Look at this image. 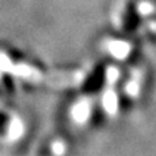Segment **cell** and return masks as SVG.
<instances>
[{
  "instance_id": "6da1fadb",
  "label": "cell",
  "mask_w": 156,
  "mask_h": 156,
  "mask_svg": "<svg viewBox=\"0 0 156 156\" xmlns=\"http://www.w3.org/2000/svg\"><path fill=\"white\" fill-rule=\"evenodd\" d=\"M105 74H107L105 65H103V63L97 65L90 71V74L86 77L85 82H83V90L88 92V93H93L97 89H100L105 81Z\"/></svg>"
},
{
  "instance_id": "7a4b0ae2",
  "label": "cell",
  "mask_w": 156,
  "mask_h": 156,
  "mask_svg": "<svg viewBox=\"0 0 156 156\" xmlns=\"http://www.w3.org/2000/svg\"><path fill=\"white\" fill-rule=\"evenodd\" d=\"M140 23V12L137 7L130 3L123 14V27L126 32H134Z\"/></svg>"
}]
</instances>
